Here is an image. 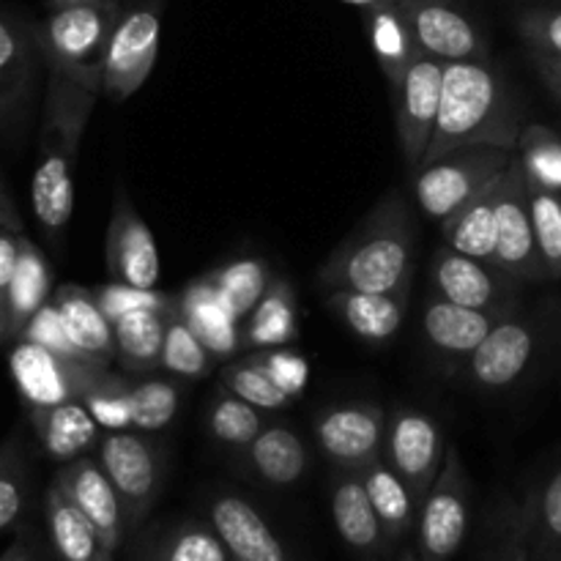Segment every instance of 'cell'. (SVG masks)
Listing matches in <instances>:
<instances>
[{"instance_id":"cell-1","label":"cell","mask_w":561,"mask_h":561,"mask_svg":"<svg viewBox=\"0 0 561 561\" xmlns=\"http://www.w3.org/2000/svg\"><path fill=\"white\" fill-rule=\"evenodd\" d=\"M524 107L502 66L491 58L444 64L436 129L420 164L453 151L493 146L515 151Z\"/></svg>"},{"instance_id":"cell-2","label":"cell","mask_w":561,"mask_h":561,"mask_svg":"<svg viewBox=\"0 0 561 561\" xmlns=\"http://www.w3.org/2000/svg\"><path fill=\"white\" fill-rule=\"evenodd\" d=\"M416 219L405 192L389 190L340 241L318 272L327 290L411 294L416 268Z\"/></svg>"},{"instance_id":"cell-3","label":"cell","mask_w":561,"mask_h":561,"mask_svg":"<svg viewBox=\"0 0 561 561\" xmlns=\"http://www.w3.org/2000/svg\"><path fill=\"white\" fill-rule=\"evenodd\" d=\"M38 159L31 181V206L38 228L60 244L75 214V164L99 93L77 85L69 77L47 71Z\"/></svg>"},{"instance_id":"cell-4","label":"cell","mask_w":561,"mask_h":561,"mask_svg":"<svg viewBox=\"0 0 561 561\" xmlns=\"http://www.w3.org/2000/svg\"><path fill=\"white\" fill-rule=\"evenodd\" d=\"M561 299H542L540 305L513 310L499 318L458 376L474 392L504 394L520 389L537 376L551 356H559Z\"/></svg>"},{"instance_id":"cell-5","label":"cell","mask_w":561,"mask_h":561,"mask_svg":"<svg viewBox=\"0 0 561 561\" xmlns=\"http://www.w3.org/2000/svg\"><path fill=\"white\" fill-rule=\"evenodd\" d=\"M121 9L115 0L53 9L36 25L38 53L47 71L69 77L102 96V60Z\"/></svg>"},{"instance_id":"cell-6","label":"cell","mask_w":561,"mask_h":561,"mask_svg":"<svg viewBox=\"0 0 561 561\" xmlns=\"http://www.w3.org/2000/svg\"><path fill=\"white\" fill-rule=\"evenodd\" d=\"M513 157L515 151H507V148L477 146L420 164L416 170H411L414 173L411 190H414L416 206L427 219L442 222L460 206L474 201L488 186L496 184Z\"/></svg>"},{"instance_id":"cell-7","label":"cell","mask_w":561,"mask_h":561,"mask_svg":"<svg viewBox=\"0 0 561 561\" xmlns=\"http://www.w3.org/2000/svg\"><path fill=\"white\" fill-rule=\"evenodd\" d=\"M474 485L458 444H447L442 471L416 510V561H449L471 529Z\"/></svg>"},{"instance_id":"cell-8","label":"cell","mask_w":561,"mask_h":561,"mask_svg":"<svg viewBox=\"0 0 561 561\" xmlns=\"http://www.w3.org/2000/svg\"><path fill=\"white\" fill-rule=\"evenodd\" d=\"M96 460L124 507L126 529L146 520L164 485V453L140 431H110L99 438Z\"/></svg>"},{"instance_id":"cell-9","label":"cell","mask_w":561,"mask_h":561,"mask_svg":"<svg viewBox=\"0 0 561 561\" xmlns=\"http://www.w3.org/2000/svg\"><path fill=\"white\" fill-rule=\"evenodd\" d=\"M11 345H14L9 354L11 381L27 409L69 403V400L82 403V398L91 394L113 373L110 365H102V362L66 359L25 340H14Z\"/></svg>"},{"instance_id":"cell-10","label":"cell","mask_w":561,"mask_h":561,"mask_svg":"<svg viewBox=\"0 0 561 561\" xmlns=\"http://www.w3.org/2000/svg\"><path fill=\"white\" fill-rule=\"evenodd\" d=\"M162 42L159 5H137L121 11L110 31L102 60V96L121 104L135 96L151 77Z\"/></svg>"},{"instance_id":"cell-11","label":"cell","mask_w":561,"mask_h":561,"mask_svg":"<svg viewBox=\"0 0 561 561\" xmlns=\"http://www.w3.org/2000/svg\"><path fill=\"white\" fill-rule=\"evenodd\" d=\"M444 453H447V436L436 416L416 405H398L394 411H387L381 458L409 485L416 504L436 482Z\"/></svg>"},{"instance_id":"cell-12","label":"cell","mask_w":561,"mask_h":561,"mask_svg":"<svg viewBox=\"0 0 561 561\" xmlns=\"http://www.w3.org/2000/svg\"><path fill=\"white\" fill-rule=\"evenodd\" d=\"M524 285L504 274L493 263L455 252L442 244L433 252L431 261V290L453 305L469 310L491 312V316H510L524 305L520 299Z\"/></svg>"},{"instance_id":"cell-13","label":"cell","mask_w":561,"mask_h":561,"mask_svg":"<svg viewBox=\"0 0 561 561\" xmlns=\"http://www.w3.org/2000/svg\"><path fill=\"white\" fill-rule=\"evenodd\" d=\"M442 60L420 53L405 66L398 80L389 82L400 151H403V162L409 170L420 168L422 157L431 146L433 129H436L438 99H442Z\"/></svg>"},{"instance_id":"cell-14","label":"cell","mask_w":561,"mask_h":561,"mask_svg":"<svg viewBox=\"0 0 561 561\" xmlns=\"http://www.w3.org/2000/svg\"><path fill=\"white\" fill-rule=\"evenodd\" d=\"M422 55L453 60L491 58V44L455 0H394Z\"/></svg>"},{"instance_id":"cell-15","label":"cell","mask_w":561,"mask_h":561,"mask_svg":"<svg viewBox=\"0 0 561 561\" xmlns=\"http://www.w3.org/2000/svg\"><path fill=\"white\" fill-rule=\"evenodd\" d=\"M387 411L373 400H351L321 409L312 420L318 449L334 469H362L381 458Z\"/></svg>"},{"instance_id":"cell-16","label":"cell","mask_w":561,"mask_h":561,"mask_svg":"<svg viewBox=\"0 0 561 561\" xmlns=\"http://www.w3.org/2000/svg\"><path fill=\"white\" fill-rule=\"evenodd\" d=\"M493 266L518 279L520 285L546 283L535 247V230H531L526 179L515 157L496 184V255H493Z\"/></svg>"},{"instance_id":"cell-17","label":"cell","mask_w":561,"mask_h":561,"mask_svg":"<svg viewBox=\"0 0 561 561\" xmlns=\"http://www.w3.org/2000/svg\"><path fill=\"white\" fill-rule=\"evenodd\" d=\"M44 58L38 53L36 25L0 14V131L9 137L25 129L36 96L38 71Z\"/></svg>"},{"instance_id":"cell-18","label":"cell","mask_w":561,"mask_h":561,"mask_svg":"<svg viewBox=\"0 0 561 561\" xmlns=\"http://www.w3.org/2000/svg\"><path fill=\"white\" fill-rule=\"evenodd\" d=\"M110 279L135 285V288H157L162 277L159 266L157 239L140 211L131 203L124 186H115L113 214L107 225V244H104Z\"/></svg>"},{"instance_id":"cell-19","label":"cell","mask_w":561,"mask_h":561,"mask_svg":"<svg viewBox=\"0 0 561 561\" xmlns=\"http://www.w3.org/2000/svg\"><path fill=\"white\" fill-rule=\"evenodd\" d=\"M504 316L469 310V307L453 305L442 296L431 294L422 305V337L425 348L447 367L449 373H458L460 365L471 356V351L485 340L493 323Z\"/></svg>"},{"instance_id":"cell-20","label":"cell","mask_w":561,"mask_h":561,"mask_svg":"<svg viewBox=\"0 0 561 561\" xmlns=\"http://www.w3.org/2000/svg\"><path fill=\"white\" fill-rule=\"evenodd\" d=\"M53 482L66 493V499L96 526V531L102 535V540L107 542L110 551H118L126 531L124 507H121L118 493H115L113 482L107 480V474H104V469L99 466V460L91 458V455H80V458L60 466V471L55 474Z\"/></svg>"},{"instance_id":"cell-21","label":"cell","mask_w":561,"mask_h":561,"mask_svg":"<svg viewBox=\"0 0 561 561\" xmlns=\"http://www.w3.org/2000/svg\"><path fill=\"white\" fill-rule=\"evenodd\" d=\"M208 524L236 561H288L285 546L261 513L236 493H219L208 504Z\"/></svg>"},{"instance_id":"cell-22","label":"cell","mask_w":561,"mask_h":561,"mask_svg":"<svg viewBox=\"0 0 561 561\" xmlns=\"http://www.w3.org/2000/svg\"><path fill=\"white\" fill-rule=\"evenodd\" d=\"M179 316L184 318L186 327L197 334V340L206 345L214 359H230L236 356V351L244 348L241 321L230 312V307L225 305L206 274L192 279L179 294Z\"/></svg>"},{"instance_id":"cell-23","label":"cell","mask_w":561,"mask_h":561,"mask_svg":"<svg viewBox=\"0 0 561 561\" xmlns=\"http://www.w3.org/2000/svg\"><path fill=\"white\" fill-rule=\"evenodd\" d=\"M327 307L340 323L370 345L394 340L409 312V294H365V290H329Z\"/></svg>"},{"instance_id":"cell-24","label":"cell","mask_w":561,"mask_h":561,"mask_svg":"<svg viewBox=\"0 0 561 561\" xmlns=\"http://www.w3.org/2000/svg\"><path fill=\"white\" fill-rule=\"evenodd\" d=\"M27 422H31L42 453L60 466L88 455V449L99 444V431H102L80 400L58 405H33L27 409Z\"/></svg>"},{"instance_id":"cell-25","label":"cell","mask_w":561,"mask_h":561,"mask_svg":"<svg viewBox=\"0 0 561 561\" xmlns=\"http://www.w3.org/2000/svg\"><path fill=\"white\" fill-rule=\"evenodd\" d=\"M244 469L272 488H290L310 469V453L299 433L283 422H268L244 449Z\"/></svg>"},{"instance_id":"cell-26","label":"cell","mask_w":561,"mask_h":561,"mask_svg":"<svg viewBox=\"0 0 561 561\" xmlns=\"http://www.w3.org/2000/svg\"><path fill=\"white\" fill-rule=\"evenodd\" d=\"M332 518L334 529L348 548L359 553H376L387 548L378 515L365 491L359 469H337L332 477Z\"/></svg>"},{"instance_id":"cell-27","label":"cell","mask_w":561,"mask_h":561,"mask_svg":"<svg viewBox=\"0 0 561 561\" xmlns=\"http://www.w3.org/2000/svg\"><path fill=\"white\" fill-rule=\"evenodd\" d=\"M44 520H47L49 546L58 561H113V551L96 526L66 499L55 482L44 493Z\"/></svg>"},{"instance_id":"cell-28","label":"cell","mask_w":561,"mask_h":561,"mask_svg":"<svg viewBox=\"0 0 561 561\" xmlns=\"http://www.w3.org/2000/svg\"><path fill=\"white\" fill-rule=\"evenodd\" d=\"M49 296H53V268H49L47 255L38 250L36 241L22 236L20 257L3 294L9 343L20 337L22 327L31 321L38 307L47 305Z\"/></svg>"},{"instance_id":"cell-29","label":"cell","mask_w":561,"mask_h":561,"mask_svg":"<svg viewBox=\"0 0 561 561\" xmlns=\"http://www.w3.org/2000/svg\"><path fill=\"white\" fill-rule=\"evenodd\" d=\"M241 327V343L250 351L283 348L299 337V307L290 279L272 277Z\"/></svg>"},{"instance_id":"cell-30","label":"cell","mask_w":561,"mask_h":561,"mask_svg":"<svg viewBox=\"0 0 561 561\" xmlns=\"http://www.w3.org/2000/svg\"><path fill=\"white\" fill-rule=\"evenodd\" d=\"M49 299L58 307L60 318H64L66 329H69L77 348H80L88 359L110 365V362L115 359L113 323H110L107 318H104V312L99 310L93 290L82 288V285L77 283H60Z\"/></svg>"},{"instance_id":"cell-31","label":"cell","mask_w":561,"mask_h":561,"mask_svg":"<svg viewBox=\"0 0 561 561\" xmlns=\"http://www.w3.org/2000/svg\"><path fill=\"white\" fill-rule=\"evenodd\" d=\"M474 561H531L529 488L520 496H502L493 502L482 520Z\"/></svg>"},{"instance_id":"cell-32","label":"cell","mask_w":561,"mask_h":561,"mask_svg":"<svg viewBox=\"0 0 561 561\" xmlns=\"http://www.w3.org/2000/svg\"><path fill=\"white\" fill-rule=\"evenodd\" d=\"M526 488L531 561H561V447Z\"/></svg>"},{"instance_id":"cell-33","label":"cell","mask_w":561,"mask_h":561,"mask_svg":"<svg viewBox=\"0 0 561 561\" xmlns=\"http://www.w3.org/2000/svg\"><path fill=\"white\" fill-rule=\"evenodd\" d=\"M359 471L373 510H376L378 515V524H381L383 537H387V546H394V542H400L411 529H414L420 504L414 502L409 485L400 480L398 471H394L383 458L370 460V463L362 466Z\"/></svg>"},{"instance_id":"cell-34","label":"cell","mask_w":561,"mask_h":561,"mask_svg":"<svg viewBox=\"0 0 561 561\" xmlns=\"http://www.w3.org/2000/svg\"><path fill=\"white\" fill-rule=\"evenodd\" d=\"M496 184L488 186L474 201L438 222L444 244L469 257L493 263V255H496Z\"/></svg>"},{"instance_id":"cell-35","label":"cell","mask_w":561,"mask_h":561,"mask_svg":"<svg viewBox=\"0 0 561 561\" xmlns=\"http://www.w3.org/2000/svg\"><path fill=\"white\" fill-rule=\"evenodd\" d=\"M170 316L157 310H137L113 321L115 359L126 373L159 370V356H162L164 329H168Z\"/></svg>"},{"instance_id":"cell-36","label":"cell","mask_w":561,"mask_h":561,"mask_svg":"<svg viewBox=\"0 0 561 561\" xmlns=\"http://www.w3.org/2000/svg\"><path fill=\"white\" fill-rule=\"evenodd\" d=\"M365 16L373 55H376L387 82H394L405 71V66L420 55L414 36H411L409 25H405L398 3H381L376 9L365 11Z\"/></svg>"},{"instance_id":"cell-37","label":"cell","mask_w":561,"mask_h":561,"mask_svg":"<svg viewBox=\"0 0 561 561\" xmlns=\"http://www.w3.org/2000/svg\"><path fill=\"white\" fill-rule=\"evenodd\" d=\"M515 162L526 184L561 195V135L548 124H524L515 142Z\"/></svg>"},{"instance_id":"cell-38","label":"cell","mask_w":561,"mask_h":561,"mask_svg":"<svg viewBox=\"0 0 561 561\" xmlns=\"http://www.w3.org/2000/svg\"><path fill=\"white\" fill-rule=\"evenodd\" d=\"M211 279L214 288L219 290V296L225 299V305L230 307L239 321H244L250 316L252 307L257 305V299L266 290L272 272H268V263L263 257H233V261L222 263L214 272L206 274Z\"/></svg>"},{"instance_id":"cell-39","label":"cell","mask_w":561,"mask_h":561,"mask_svg":"<svg viewBox=\"0 0 561 561\" xmlns=\"http://www.w3.org/2000/svg\"><path fill=\"white\" fill-rule=\"evenodd\" d=\"M31 499V460L20 431L0 442V531L20 524Z\"/></svg>"},{"instance_id":"cell-40","label":"cell","mask_w":561,"mask_h":561,"mask_svg":"<svg viewBox=\"0 0 561 561\" xmlns=\"http://www.w3.org/2000/svg\"><path fill=\"white\" fill-rule=\"evenodd\" d=\"M266 425V411L255 409V405L241 400L239 394L228 392L225 387L222 392L214 398V403L208 405L206 427L208 433H211L214 442H219L222 447L244 449Z\"/></svg>"},{"instance_id":"cell-41","label":"cell","mask_w":561,"mask_h":561,"mask_svg":"<svg viewBox=\"0 0 561 561\" xmlns=\"http://www.w3.org/2000/svg\"><path fill=\"white\" fill-rule=\"evenodd\" d=\"M531 230L546 283L561 279V195L526 184Z\"/></svg>"},{"instance_id":"cell-42","label":"cell","mask_w":561,"mask_h":561,"mask_svg":"<svg viewBox=\"0 0 561 561\" xmlns=\"http://www.w3.org/2000/svg\"><path fill=\"white\" fill-rule=\"evenodd\" d=\"M214 367V356L208 354L206 345L197 340V334L186 327L179 310L168 318V329H164L162 356H159V370H168L179 378H206Z\"/></svg>"},{"instance_id":"cell-43","label":"cell","mask_w":561,"mask_h":561,"mask_svg":"<svg viewBox=\"0 0 561 561\" xmlns=\"http://www.w3.org/2000/svg\"><path fill=\"white\" fill-rule=\"evenodd\" d=\"M181 405V387L162 378H146L129 387L131 431L157 433L175 420Z\"/></svg>"},{"instance_id":"cell-44","label":"cell","mask_w":561,"mask_h":561,"mask_svg":"<svg viewBox=\"0 0 561 561\" xmlns=\"http://www.w3.org/2000/svg\"><path fill=\"white\" fill-rule=\"evenodd\" d=\"M222 387L228 392L239 394L241 400L252 403L255 409L266 411V414L268 411H283L294 403L250 356H244V359H230L222 367Z\"/></svg>"},{"instance_id":"cell-45","label":"cell","mask_w":561,"mask_h":561,"mask_svg":"<svg viewBox=\"0 0 561 561\" xmlns=\"http://www.w3.org/2000/svg\"><path fill=\"white\" fill-rule=\"evenodd\" d=\"M93 296H96L99 310L104 312V318H107L110 323L124 318L126 312L137 310H157L164 312V316L179 310V296L164 294V290L157 288H135V285L115 283V279L93 288Z\"/></svg>"},{"instance_id":"cell-46","label":"cell","mask_w":561,"mask_h":561,"mask_svg":"<svg viewBox=\"0 0 561 561\" xmlns=\"http://www.w3.org/2000/svg\"><path fill=\"white\" fill-rule=\"evenodd\" d=\"M153 561H230L211 526L184 524L164 537Z\"/></svg>"},{"instance_id":"cell-47","label":"cell","mask_w":561,"mask_h":561,"mask_svg":"<svg viewBox=\"0 0 561 561\" xmlns=\"http://www.w3.org/2000/svg\"><path fill=\"white\" fill-rule=\"evenodd\" d=\"M129 387L124 376L110 373L91 394L82 398V405L93 416L104 433L110 431H131V409H129Z\"/></svg>"},{"instance_id":"cell-48","label":"cell","mask_w":561,"mask_h":561,"mask_svg":"<svg viewBox=\"0 0 561 561\" xmlns=\"http://www.w3.org/2000/svg\"><path fill=\"white\" fill-rule=\"evenodd\" d=\"M16 340H25V343H33V345H42V348L53 351V354L66 356V359H88V356L82 354L80 348H77L75 340H71L69 329H66L64 318H60L58 307L53 305V299H49L47 305H42L36 312H33L31 321L22 327L20 337H16Z\"/></svg>"},{"instance_id":"cell-49","label":"cell","mask_w":561,"mask_h":561,"mask_svg":"<svg viewBox=\"0 0 561 561\" xmlns=\"http://www.w3.org/2000/svg\"><path fill=\"white\" fill-rule=\"evenodd\" d=\"M250 359L288 394L290 400L301 398L307 389V381H310V362L305 359L301 354L290 348H263V351H252Z\"/></svg>"},{"instance_id":"cell-50","label":"cell","mask_w":561,"mask_h":561,"mask_svg":"<svg viewBox=\"0 0 561 561\" xmlns=\"http://www.w3.org/2000/svg\"><path fill=\"white\" fill-rule=\"evenodd\" d=\"M518 33L529 53L561 60V5H537L518 16Z\"/></svg>"},{"instance_id":"cell-51","label":"cell","mask_w":561,"mask_h":561,"mask_svg":"<svg viewBox=\"0 0 561 561\" xmlns=\"http://www.w3.org/2000/svg\"><path fill=\"white\" fill-rule=\"evenodd\" d=\"M25 233H16V230L0 228V294H5V285H9L11 274H14L16 257H20V241Z\"/></svg>"},{"instance_id":"cell-52","label":"cell","mask_w":561,"mask_h":561,"mask_svg":"<svg viewBox=\"0 0 561 561\" xmlns=\"http://www.w3.org/2000/svg\"><path fill=\"white\" fill-rule=\"evenodd\" d=\"M0 561H49V559H47V551H44L42 540H36V537L25 529L9 548H5V553L0 557Z\"/></svg>"},{"instance_id":"cell-53","label":"cell","mask_w":561,"mask_h":561,"mask_svg":"<svg viewBox=\"0 0 561 561\" xmlns=\"http://www.w3.org/2000/svg\"><path fill=\"white\" fill-rule=\"evenodd\" d=\"M529 58H531V66L537 69V75H540V80L546 82V88L551 91V96L561 104V60L546 58V55H535V53H529Z\"/></svg>"},{"instance_id":"cell-54","label":"cell","mask_w":561,"mask_h":561,"mask_svg":"<svg viewBox=\"0 0 561 561\" xmlns=\"http://www.w3.org/2000/svg\"><path fill=\"white\" fill-rule=\"evenodd\" d=\"M0 228L25 233V225H22V217H20V211H16L14 201H11L9 190L3 186V179H0Z\"/></svg>"},{"instance_id":"cell-55","label":"cell","mask_w":561,"mask_h":561,"mask_svg":"<svg viewBox=\"0 0 561 561\" xmlns=\"http://www.w3.org/2000/svg\"><path fill=\"white\" fill-rule=\"evenodd\" d=\"M343 3L356 5V9H362V11H370V9H376V5H381V3H392V0H343Z\"/></svg>"},{"instance_id":"cell-56","label":"cell","mask_w":561,"mask_h":561,"mask_svg":"<svg viewBox=\"0 0 561 561\" xmlns=\"http://www.w3.org/2000/svg\"><path fill=\"white\" fill-rule=\"evenodd\" d=\"M9 343V332H5V301L3 294H0V345Z\"/></svg>"},{"instance_id":"cell-57","label":"cell","mask_w":561,"mask_h":561,"mask_svg":"<svg viewBox=\"0 0 561 561\" xmlns=\"http://www.w3.org/2000/svg\"><path fill=\"white\" fill-rule=\"evenodd\" d=\"M77 3H99V0H47L49 9H64V5H77Z\"/></svg>"},{"instance_id":"cell-58","label":"cell","mask_w":561,"mask_h":561,"mask_svg":"<svg viewBox=\"0 0 561 561\" xmlns=\"http://www.w3.org/2000/svg\"><path fill=\"white\" fill-rule=\"evenodd\" d=\"M398 561H416V553H414V548H403V551H400Z\"/></svg>"},{"instance_id":"cell-59","label":"cell","mask_w":561,"mask_h":561,"mask_svg":"<svg viewBox=\"0 0 561 561\" xmlns=\"http://www.w3.org/2000/svg\"><path fill=\"white\" fill-rule=\"evenodd\" d=\"M559 362H561V329H559Z\"/></svg>"},{"instance_id":"cell-60","label":"cell","mask_w":561,"mask_h":561,"mask_svg":"<svg viewBox=\"0 0 561 561\" xmlns=\"http://www.w3.org/2000/svg\"><path fill=\"white\" fill-rule=\"evenodd\" d=\"M392 3H394V0H392Z\"/></svg>"}]
</instances>
